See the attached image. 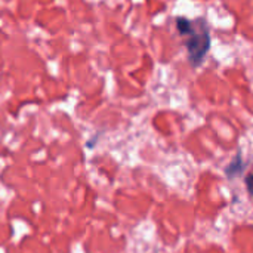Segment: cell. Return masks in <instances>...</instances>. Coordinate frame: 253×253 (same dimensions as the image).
Segmentation results:
<instances>
[{
  "mask_svg": "<svg viewBox=\"0 0 253 253\" xmlns=\"http://www.w3.org/2000/svg\"><path fill=\"white\" fill-rule=\"evenodd\" d=\"M178 33L185 39V47L188 52V61L193 67H199L211 47V34L205 19L190 21L187 18L176 19Z\"/></svg>",
  "mask_w": 253,
  "mask_h": 253,
  "instance_id": "6da1fadb",
  "label": "cell"
},
{
  "mask_svg": "<svg viewBox=\"0 0 253 253\" xmlns=\"http://www.w3.org/2000/svg\"><path fill=\"white\" fill-rule=\"evenodd\" d=\"M246 185H248V188H249V193L253 196V173L246 178Z\"/></svg>",
  "mask_w": 253,
  "mask_h": 253,
  "instance_id": "7a4b0ae2",
  "label": "cell"
}]
</instances>
